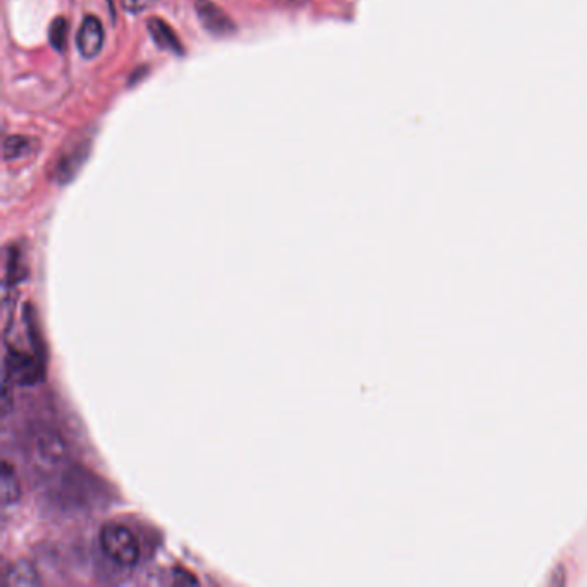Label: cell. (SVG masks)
Instances as JSON below:
<instances>
[{
	"instance_id": "obj_1",
	"label": "cell",
	"mask_w": 587,
	"mask_h": 587,
	"mask_svg": "<svg viewBox=\"0 0 587 587\" xmlns=\"http://www.w3.org/2000/svg\"><path fill=\"white\" fill-rule=\"evenodd\" d=\"M99 547L106 559L118 567L132 568L140 562V542L135 533L120 522H109L100 529Z\"/></svg>"
},
{
	"instance_id": "obj_2",
	"label": "cell",
	"mask_w": 587,
	"mask_h": 587,
	"mask_svg": "<svg viewBox=\"0 0 587 587\" xmlns=\"http://www.w3.org/2000/svg\"><path fill=\"white\" fill-rule=\"evenodd\" d=\"M28 456L41 473H53L68 462L66 441L53 429L41 427L29 438Z\"/></svg>"
},
{
	"instance_id": "obj_3",
	"label": "cell",
	"mask_w": 587,
	"mask_h": 587,
	"mask_svg": "<svg viewBox=\"0 0 587 587\" xmlns=\"http://www.w3.org/2000/svg\"><path fill=\"white\" fill-rule=\"evenodd\" d=\"M88 152H90V138H85V136L68 138L66 144L59 152L58 159L53 162V180L62 183V185L70 183L78 174L80 168L85 164Z\"/></svg>"
},
{
	"instance_id": "obj_4",
	"label": "cell",
	"mask_w": 587,
	"mask_h": 587,
	"mask_svg": "<svg viewBox=\"0 0 587 587\" xmlns=\"http://www.w3.org/2000/svg\"><path fill=\"white\" fill-rule=\"evenodd\" d=\"M195 11L200 25L213 37L224 38L236 34V25L230 14L218 4H213L212 0H197Z\"/></svg>"
},
{
	"instance_id": "obj_5",
	"label": "cell",
	"mask_w": 587,
	"mask_h": 587,
	"mask_svg": "<svg viewBox=\"0 0 587 587\" xmlns=\"http://www.w3.org/2000/svg\"><path fill=\"white\" fill-rule=\"evenodd\" d=\"M106 34H103L102 21L94 14H88L80 25L78 35H76V47L82 58L94 59L99 56L103 47Z\"/></svg>"
},
{
	"instance_id": "obj_6",
	"label": "cell",
	"mask_w": 587,
	"mask_h": 587,
	"mask_svg": "<svg viewBox=\"0 0 587 587\" xmlns=\"http://www.w3.org/2000/svg\"><path fill=\"white\" fill-rule=\"evenodd\" d=\"M4 372L8 376H13L14 381L21 382V384H32L40 378L38 362L16 348L8 350Z\"/></svg>"
},
{
	"instance_id": "obj_7",
	"label": "cell",
	"mask_w": 587,
	"mask_h": 587,
	"mask_svg": "<svg viewBox=\"0 0 587 587\" xmlns=\"http://www.w3.org/2000/svg\"><path fill=\"white\" fill-rule=\"evenodd\" d=\"M147 29L159 49L166 50V52L176 53V56L185 52L183 50V44H181L180 37H178L173 26L166 23L164 20L150 17L147 21Z\"/></svg>"
},
{
	"instance_id": "obj_8",
	"label": "cell",
	"mask_w": 587,
	"mask_h": 587,
	"mask_svg": "<svg viewBox=\"0 0 587 587\" xmlns=\"http://www.w3.org/2000/svg\"><path fill=\"white\" fill-rule=\"evenodd\" d=\"M4 584L13 587H35L40 586L41 577L34 563L20 560L9 565L8 571L4 572Z\"/></svg>"
},
{
	"instance_id": "obj_9",
	"label": "cell",
	"mask_w": 587,
	"mask_h": 587,
	"mask_svg": "<svg viewBox=\"0 0 587 587\" xmlns=\"http://www.w3.org/2000/svg\"><path fill=\"white\" fill-rule=\"evenodd\" d=\"M21 498V482L17 479L16 470L13 465L4 461L2 464V473H0V500H2V506L9 509V506L16 505Z\"/></svg>"
},
{
	"instance_id": "obj_10",
	"label": "cell",
	"mask_w": 587,
	"mask_h": 587,
	"mask_svg": "<svg viewBox=\"0 0 587 587\" xmlns=\"http://www.w3.org/2000/svg\"><path fill=\"white\" fill-rule=\"evenodd\" d=\"M38 148H40V144H38L37 138H29V136L23 135H11L8 136L4 142V159H26V157L34 156Z\"/></svg>"
},
{
	"instance_id": "obj_11",
	"label": "cell",
	"mask_w": 587,
	"mask_h": 587,
	"mask_svg": "<svg viewBox=\"0 0 587 587\" xmlns=\"http://www.w3.org/2000/svg\"><path fill=\"white\" fill-rule=\"evenodd\" d=\"M68 32H70V25H68L66 17L59 16L52 21L49 28V40L53 49L59 50V52L66 50Z\"/></svg>"
},
{
	"instance_id": "obj_12",
	"label": "cell",
	"mask_w": 587,
	"mask_h": 587,
	"mask_svg": "<svg viewBox=\"0 0 587 587\" xmlns=\"http://www.w3.org/2000/svg\"><path fill=\"white\" fill-rule=\"evenodd\" d=\"M156 0H121L124 11L130 14L145 13L147 9L152 8Z\"/></svg>"
},
{
	"instance_id": "obj_13",
	"label": "cell",
	"mask_w": 587,
	"mask_h": 587,
	"mask_svg": "<svg viewBox=\"0 0 587 587\" xmlns=\"http://www.w3.org/2000/svg\"><path fill=\"white\" fill-rule=\"evenodd\" d=\"M174 583L180 584H198V580L195 579V575L189 574V572L183 571V568H176L173 574Z\"/></svg>"
},
{
	"instance_id": "obj_14",
	"label": "cell",
	"mask_w": 587,
	"mask_h": 587,
	"mask_svg": "<svg viewBox=\"0 0 587 587\" xmlns=\"http://www.w3.org/2000/svg\"><path fill=\"white\" fill-rule=\"evenodd\" d=\"M281 2L286 5H305L308 0H281Z\"/></svg>"
}]
</instances>
